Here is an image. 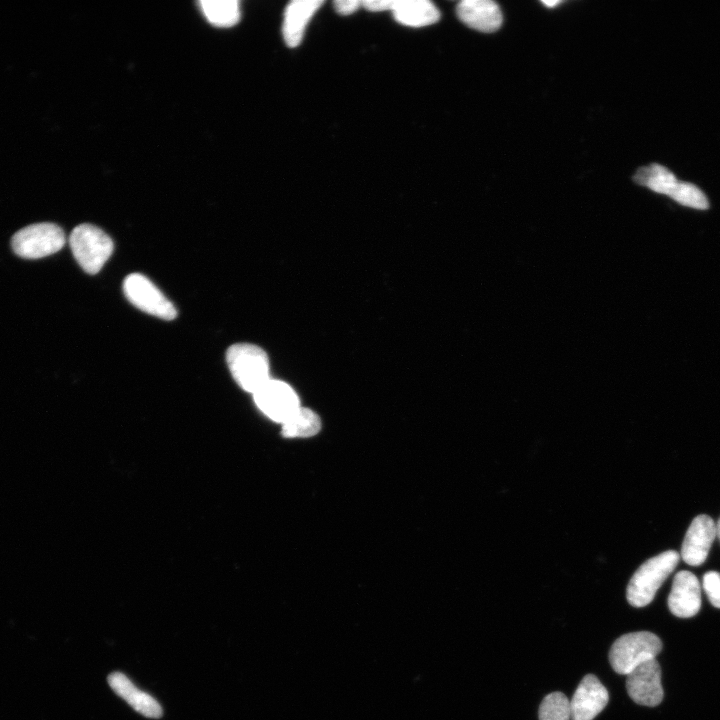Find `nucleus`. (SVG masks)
I'll return each instance as SVG.
<instances>
[{
    "mask_svg": "<svg viewBox=\"0 0 720 720\" xmlns=\"http://www.w3.org/2000/svg\"><path fill=\"white\" fill-rule=\"evenodd\" d=\"M634 181L650 190L665 194L676 202L696 209H707L705 194L695 185L679 181L675 175L660 164L641 167L634 175Z\"/></svg>",
    "mask_w": 720,
    "mask_h": 720,
    "instance_id": "2",
    "label": "nucleus"
},
{
    "mask_svg": "<svg viewBox=\"0 0 720 720\" xmlns=\"http://www.w3.org/2000/svg\"><path fill=\"white\" fill-rule=\"evenodd\" d=\"M542 3L546 5L548 8H553L561 3L559 0H543Z\"/></svg>",
    "mask_w": 720,
    "mask_h": 720,
    "instance_id": "23",
    "label": "nucleus"
},
{
    "mask_svg": "<svg viewBox=\"0 0 720 720\" xmlns=\"http://www.w3.org/2000/svg\"><path fill=\"white\" fill-rule=\"evenodd\" d=\"M323 3V0H294L286 6L282 35L287 46H299L309 21Z\"/></svg>",
    "mask_w": 720,
    "mask_h": 720,
    "instance_id": "14",
    "label": "nucleus"
},
{
    "mask_svg": "<svg viewBox=\"0 0 720 720\" xmlns=\"http://www.w3.org/2000/svg\"><path fill=\"white\" fill-rule=\"evenodd\" d=\"M716 536L718 537V539L720 541V518L716 524Z\"/></svg>",
    "mask_w": 720,
    "mask_h": 720,
    "instance_id": "24",
    "label": "nucleus"
},
{
    "mask_svg": "<svg viewBox=\"0 0 720 720\" xmlns=\"http://www.w3.org/2000/svg\"><path fill=\"white\" fill-rule=\"evenodd\" d=\"M63 229L54 223H35L17 231L11 246L15 254L25 259H39L58 252L65 244Z\"/></svg>",
    "mask_w": 720,
    "mask_h": 720,
    "instance_id": "6",
    "label": "nucleus"
},
{
    "mask_svg": "<svg viewBox=\"0 0 720 720\" xmlns=\"http://www.w3.org/2000/svg\"><path fill=\"white\" fill-rule=\"evenodd\" d=\"M539 720H571L569 701L561 692L546 695L538 710Z\"/></svg>",
    "mask_w": 720,
    "mask_h": 720,
    "instance_id": "19",
    "label": "nucleus"
},
{
    "mask_svg": "<svg viewBox=\"0 0 720 720\" xmlns=\"http://www.w3.org/2000/svg\"><path fill=\"white\" fill-rule=\"evenodd\" d=\"M126 298L138 309L162 318L172 320L177 316L173 304L146 276L139 273L128 275L123 282Z\"/></svg>",
    "mask_w": 720,
    "mask_h": 720,
    "instance_id": "7",
    "label": "nucleus"
},
{
    "mask_svg": "<svg viewBox=\"0 0 720 720\" xmlns=\"http://www.w3.org/2000/svg\"><path fill=\"white\" fill-rule=\"evenodd\" d=\"M609 694L593 674H587L579 683L569 701L571 720H593L607 705Z\"/></svg>",
    "mask_w": 720,
    "mask_h": 720,
    "instance_id": "10",
    "label": "nucleus"
},
{
    "mask_svg": "<svg viewBox=\"0 0 720 720\" xmlns=\"http://www.w3.org/2000/svg\"><path fill=\"white\" fill-rule=\"evenodd\" d=\"M680 560L675 550H667L646 560L633 574L626 589L630 605L644 607L655 597L657 590L674 571Z\"/></svg>",
    "mask_w": 720,
    "mask_h": 720,
    "instance_id": "1",
    "label": "nucleus"
},
{
    "mask_svg": "<svg viewBox=\"0 0 720 720\" xmlns=\"http://www.w3.org/2000/svg\"><path fill=\"white\" fill-rule=\"evenodd\" d=\"M69 244L74 258L89 274L99 272L114 249L112 239L103 230L87 223L72 230Z\"/></svg>",
    "mask_w": 720,
    "mask_h": 720,
    "instance_id": "5",
    "label": "nucleus"
},
{
    "mask_svg": "<svg viewBox=\"0 0 720 720\" xmlns=\"http://www.w3.org/2000/svg\"><path fill=\"white\" fill-rule=\"evenodd\" d=\"M390 11L399 24L413 28L428 26L440 19L439 10L428 0H393Z\"/></svg>",
    "mask_w": 720,
    "mask_h": 720,
    "instance_id": "16",
    "label": "nucleus"
},
{
    "mask_svg": "<svg viewBox=\"0 0 720 720\" xmlns=\"http://www.w3.org/2000/svg\"><path fill=\"white\" fill-rule=\"evenodd\" d=\"M626 688L637 704L654 707L663 699L661 668L656 659L646 661L627 675Z\"/></svg>",
    "mask_w": 720,
    "mask_h": 720,
    "instance_id": "9",
    "label": "nucleus"
},
{
    "mask_svg": "<svg viewBox=\"0 0 720 720\" xmlns=\"http://www.w3.org/2000/svg\"><path fill=\"white\" fill-rule=\"evenodd\" d=\"M206 19L217 27H230L240 19V4L237 0H202L199 2Z\"/></svg>",
    "mask_w": 720,
    "mask_h": 720,
    "instance_id": "17",
    "label": "nucleus"
},
{
    "mask_svg": "<svg viewBox=\"0 0 720 720\" xmlns=\"http://www.w3.org/2000/svg\"><path fill=\"white\" fill-rule=\"evenodd\" d=\"M229 370L237 384L254 394L269 378V359L266 352L253 344L237 343L226 352Z\"/></svg>",
    "mask_w": 720,
    "mask_h": 720,
    "instance_id": "3",
    "label": "nucleus"
},
{
    "mask_svg": "<svg viewBox=\"0 0 720 720\" xmlns=\"http://www.w3.org/2000/svg\"><path fill=\"white\" fill-rule=\"evenodd\" d=\"M662 650L658 636L649 631H637L622 635L615 640L609 652L613 670L628 675L642 663L656 659Z\"/></svg>",
    "mask_w": 720,
    "mask_h": 720,
    "instance_id": "4",
    "label": "nucleus"
},
{
    "mask_svg": "<svg viewBox=\"0 0 720 720\" xmlns=\"http://www.w3.org/2000/svg\"><path fill=\"white\" fill-rule=\"evenodd\" d=\"M108 684L118 696L143 716L155 719L162 716L163 710L160 704L151 695L139 690L123 673L110 674Z\"/></svg>",
    "mask_w": 720,
    "mask_h": 720,
    "instance_id": "15",
    "label": "nucleus"
},
{
    "mask_svg": "<svg viewBox=\"0 0 720 720\" xmlns=\"http://www.w3.org/2000/svg\"><path fill=\"white\" fill-rule=\"evenodd\" d=\"M393 0H364L362 7L370 12L390 11Z\"/></svg>",
    "mask_w": 720,
    "mask_h": 720,
    "instance_id": "22",
    "label": "nucleus"
},
{
    "mask_svg": "<svg viewBox=\"0 0 720 720\" xmlns=\"http://www.w3.org/2000/svg\"><path fill=\"white\" fill-rule=\"evenodd\" d=\"M362 6V1L359 0H336L334 1V8L340 15L347 16L355 13Z\"/></svg>",
    "mask_w": 720,
    "mask_h": 720,
    "instance_id": "21",
    "label": "nucleus"
},
{
    "mask_svg": "<svg viewBox=\"0 0 720 720\" xmlns=\"http://www.w3.org/2000/svg\"><path fill=\"white\" fill-rule=\"evenodd\" d=\"M253 395L258 408L276 422L283 423L300 408L296 392L279 380H268Z\"/></svg>",
    "mask_w": 720,
    "mask_h": 720,
    "instance_id": "8",
    "label": "nucleus"
},
{
    "mask_svg": "<svg viewBox=\"0 0 720 720\" xmlns=\"http://www.w3.org/2000/svg\"><path fill=\"white\" fill-rule=\"evenodd\" d=\"M668 607L672 614L680 618H689L699 612L701 587L698 578L692 572L683 570L674 576Z\"/></svg>",
    "mask_w": 720,
    "mask_h": 720,
    "instance_id": "12",
    "label": "nucleus"
},
{
    "mask_svg": "<svg viewBox=\"0 0 720 720\" xmlns=\"http://www.w3.org/2000/svg\"><path fill=\"white\" fill-rule=\"evenodd\" d=\"M320 428L318 415L308 408L300 407L282 423V434L288 438L311 437L317 434Z\"/></svg>",
    "mask_w": 720,
    "mask_h": 720,
    "instance_id": "18",
    "label": "nucleus"
},
{
    "mask_svg": "<svg viewBox=\"0 0 720 720\" xmlns=\"http://www.w3.org/2000/svg\"><path fill=\"white\" fill-rule=\"evenodd\" d=\"M716 537V524L708 515L695 517L686 534L681 548V557L691 566L701 565L707 558Z\"/></svg>",
    "mask_w": 720,
    "mask_h": 720,
    "instance_id": "11",
    "label": "nucleus"
},
{
    "mask_svg": "<svg viewBox=\"0 0 720 720\" xmlns=\"http://www.w3.org/2000/svg\"><path fill=\"white\" fill-rule=\"evenodd\" d=\"M456 13L461 22L481 32H494L503 21L498 4L491 0H462Z\"/></svg>",
    "mask_w": 720,
    "mask_h": 720,
    "instance_id": "13",
    "label": "nucleus"
},
{
    "mask_svg": "<svg viewBox=\"0 0 720 720\" xmlns=\"http://www.w3.org/2000/svg\"><path fill=\"white\" fill-rule=\"evenodd\" d=\"M702 587L710 601V603L720 608V573L716 571H708L703 575Z\"/></svg>",
    "mask_w": 720,
    "mask_h": 720,
    "instance_id": "20",
    "label": "nucleus"
}]
</instances>
